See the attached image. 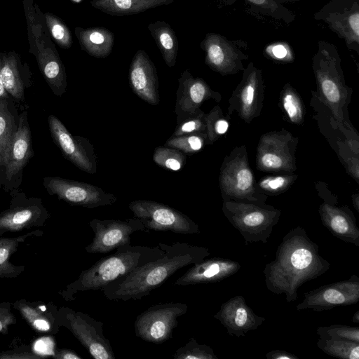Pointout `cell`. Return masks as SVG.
Masks as SVG:
<instances>
[{
  "mask_svg": "<svg viewBox=\"0 0 359 359\" xmlns=\"http://www.w3.org/2000/svg\"><path fill=\"white\" fill-rule=\"evenodd\" d=\"M330 266L320 255L318 245L304 228L297 226L284 236L274 259L265 265L263 273L268 290L284 294L289 303L297 299L298 289L304 283L322 276Z\"/></svg>",
  "mask_w": 359,
  "mask_h": 359,
  "instance_id": "obj_1",
  "label": "cell"
},
{
  "mask_svg": "<svg viewBox=\"0 0 359 359\" xmlns=\"http://www.w3.org/2000/svg\"><path fill=\"white\" fill-rule=\"evenodd\" d=\"M165 252L157 259L137 267L100 290L109 300H137L149 295L179 269L198 263L210 256L208 248L177 242L160 243Z\"/></svg>",
  "mask_w": 359,
  "mask_h": 359,
  "instance_id": "obj_2",
  "label": "cell"
},
{
  "mask_svg": "<svg viewBox=\"0 0 359 359\" xmlns=\"http://www.w3.org/2000/svg\"><path fill=\"white\" fill-rule=\"evenodd\" d=\"M115 250L82 271L76 280L60 292L62 297L66 301H71L75 299L74 296L79 292L100 290L135 269L157 259L165 252L159 245L149 247L130 244Z\"/></svg>",
  "mask_w": 359,
  "mask_h": 359,
  "instance_id": "obj_3",
  "label": "cell"
},
{
  "mask_svg": "<svg viewBox=\"0 0 359 359\" xmlns=\"http://www.w3.org/2000/svg\"><path fill=\"white\" fill-rule=\"evenodd\" d=\"M312 67L318 88L338 121H342L343 107L348 98L341 57L337 46L325 40L318 41Z\"/></svg>",
  "mask_w": 359,
  "mask_h": 359,
  "instance_id": "obj_4",
  "label": "cell"
},
{
  "mask_svg": "<svg viewBox=\"0 0 359 359\" xmlns=\"http://www.w3.org/2000/svg\"><path fill=\"white\" fill-rule=\"evenodd\" d=\"M222 210L246 244L266 243L281 215L280 210L265 203L223 200Z\"/></svg>",
  "mask_w": 359,
  "mask_h": 359,
  "instance_id": "obj_5",
  "label": "cell"
},
{
  "mask_svg": "<svg viewBox=\"0 0 359 359\" xmlns=\"http://www.w3.org/2000/svg\"><path fill=\"white\" fill-rule=\"evenodd\" d=\"M219 182L223 200L265 203L267 198L255 185L244 146L235 148L224 158Z\"/></svg>",
  "mask_w": 359,
  "mask_h": 359,
  "instance_id": "obj_6",
  "label": "cell"
},
{
  "mask_svg": "<svg viewBox=\"0 0 359 359\" xmlns=\"http://www.w3.org/2000/svg\"><path fill=\"white\" fill-rule=\"evenodd\" d=\"M60 327L69 330L95 359H114L115 354L104 334V324L81 311L61 307L57 311Z\"/></svg>",
  "mask_w": 359,
  "mask_h": 359,
  "instance_id": "obj_7",
  "label": "cell"
},
{
  "mask_svg": "<svg viewBox=\"0 0 359 359\" xmlns=\"http://www.w3.org/2000/svg\"><path fill=\"white\" fill-rule=\"evenodd\" d=\"M188 305L182 302L158 303L139 314L135 321V335L141 339L156 344L172 338L178 325V318L184 315Z\"/></svg>",
  "mask_w": 359,
  "mask_h": 359,
  "instance_id": "obj_8",
  "label": "cell"
},
{
  "mask_svg": "<svg viewBox=\"0 0 359 359\" xmlns=\"http://www.w3.org/2000/svg\"><path fill=\"white\" fill-rule=\"evenodd\" d=\"M129 209L147 230L181 234L200 233L197 223L183 212L165 204L149 200H135L129 204Z\"/></svg>",
  "mask_w": 359,
  "mask_h": 359,
  "instance_id": "obj_9",
  "label": "cell"
},
{
  "mask_svg": "<svg viewBox=\"0 0 359 359\" xmlns=\"http://www.w3.org/2000/svg\"><path fill=\"white\" fill-rule=\"evenodd\" d=\"M313 19L326 24L350 51L359 54V0H330Z\"/></svg>",
  "mask_w": 359,
  "mask_h": 359,
  "instance_id": "obj_10",
  "label": "cell"
},
{
  "mask_svg": "<svg viewBox=\"0 0 359 359\" xmlns=\"http://www.w3.org/2000/svg\"><path fill=\"white\" fill-rule=\"evenodd\" d=\"M200 47L205 52V64L222 75L243 71V62L249 57L246 53L248 43L245 41L231 40L218 33H207Z\"/></svg>",
  "mask_w": 359,
  "mask_h": 359,
  "instance_id": "obj_11",
  "label": "cell"
},
{
  "mask_svg": "<svg viewBox=\"0 0 359 359\" xmlns=\"http://www.w3.org/2000/svg\"><path fill=\"white\" fill-rule=\"evenodd\" d=\"M297 144V139L287 131L264 134L257 149V168L265 172H293Z\"/></svg>",
  "mask_w": 359,
  "mask_h": 359,
  "instance_id": "obj_12",
  "label": "cell"
},
{
  "mask_svg": "<svg viewBox=\"0 0 359 359\" xmlns=\"http://www.w3.org/2000/svg\"><path fill=\"white\" fill-rule=\"evenodd\" d=\"M43 184L51 196H55L71 205L95 208L117 201L116 195L97 186L60 177H45Z\"/></svg>",
  "mask_w": 359,
  "mask_h": 359,
  "instance_id": "obj_13",
  "label": "cell"
},
{
  "mask_svg": "<svg viewBox=\"0 0 359 359\" xmlns=\"http://www.w3.org/2000/svg\"><path fill=\"white\" fill-rule=\"evenodd\" d=\"M14 191L8 208L0 212V236L43 226L50 216L41 198Z\"/></svg>",
  "mask_w": 359,
  "mask_h": 359,
  "instance_id": "obj_14",
  "label": "cell"
},
{
  "mask_svg": "<svg viewBox=\"0 0 359 359\" xmlns=\"http://www.w3.org/2000/svg\"><path fill=\"white\" fill-rule=\"evenodd\" d=\"M94 232L92 242L86 247L90 254L107 253L130 245V236L136 231H146L142 222L137 218L121 219H93L88 223Z\"/></svg>",
  "mask_w": 359,
  "mask_h": 359,
  "instance_id": "obj_15",
  "label": "cell"
},
{
  "mask_svg": "<svg viewBox=\"0 0 359 359\" xmlns=\"http://www.w3.org/2000/svg\"><path fill=\"white\" fill-rule=\"evenodd\" d=\"M359 301V278L353 274L348 279L320 286L304 294L297 305L298 311L311 309L320 312L337 306L357 304Z\"/></svg>",
  "mask_w": 359,
  "mask_h": 359,
  "instance_id": "obj_16",
  "label": "cell"
},
{
  "mask_svg": "<svg viewBox=\"0 0 359 359\" xmlns=\"http://www.w3.org/2000/svg\"><path fill=\"white\" fill-rule=\"evenodd\" d=\"M52 139L62 155L81 170L89 174L97 171V156L93 144L86 137L74 136L61 121L50 114L48 117Z\"/></svg>",
  "mask_w": 359,
  "mask_h": 359,
  "instance_id": "obj_17",
  "label": "cell"
},
{
  "mask_svg": "<svg viewBox=\"0 0 359 359\" xmlns=\"http://www.w3.org/2000/svg\"><path fill=\"white\" fill-rule=\"evenodd\" d=\"M243 78L233 93L229 111L237 112L245 122L259 116L264 100L262 71L251 62L243 70Z\"/></svg>",
  "mask_w": 359,
  "mask_h": 359,
  "instance_id": "obj_18",
  "label": "cell"
},
{
  "mask_svg": "<svg viewBox=\"0 0 359 359\" xmlns=\"http://www.w3.org/2000/svg\"><path fill=\"white\" fill-rule=\"evenodd\" d=\"M31 130L27 110L18 117V128L13 139L4 166V189L18 188L20 184L23 169L34 156Z\"/></svg>",
  "mask_w": 359,
  "mask_h": 359,
  "instance_id": "obj_19",
  "label": "cell"
},
{
  "mask_svg": "<svg viewBox=\"0 0 359 359\" xmlns=\"http://www.w3.org/2000/svg\"><path fill=\"white\" fill-rule=\"evenodd\" d=\"M178 82L175 107L177 123L195 114L205 101L211 98L220 100L218 93L213 91L203 79L194 77L189 69L181 73Z\"/></svg>",
  "mask_w": 359,
  "mask_h": 359,
  "instance_id": "obj_20",
  "label": "cell"
},
{
  "mask_svg": "<svg viewBox=\"0 0 359 359\" xmlns=\"http://www.w3.org/2000/svg\"><path fill=\"white\" fill-rule=\"evenodd\" d=\"M229 334L244 337L247 332L255 330L265 321V318L255 313L242 295L234 296L222 303L214 314Z\"/></svg>",
  "mask_w": 359,
  "mask_h": 359,
  "instance_id": "obj_21",
  "label": "cell"
},
{
  "mask_svg": "<svg viewBox=\"0 0 359 359\" xmlns=\"http://www.w3.org/2000/svg\"><path fill=\"white\" fill-rule=\"evenodd\" d=\"M129 83L140 98L151 105L160 102L156 68L144 50L134 55L129 68Z\"/></svg>",
  "mask_w": 359,
  "mask_h": 359,
  "instance_id": "obj_22",
  "label": "cell"
},
{
  "mask_svg": "<svg viewBox=\"0 0 359 359\" xmlns=\"http://www.w3.org/2000/svg\"><path fill=\"white\" fill-rule=\"evenodd\" d=\"M241 264L227 258L212 257L193 264L173 285L187 286L189 285L217 283L236 273Z\"/></svg>",
  "mask_w": 359,
  "mask_h": 359,
  "instance_id": "obj_23",
  "label": "cell"
},
{
  "mask_svg": "<svg viewBox=\"0 0 359 359\" xmlns=\"http://www.w3.org/2000/svg\"><path fill=\"white\" fill-rule=\"evenodd\" d=\"M323 225L336 238L359 247V228L348 207L324 202L318 208Z\"/></svg>",
  "mask_w": 359,
  "mask_h": 359,
  "instance_id": "obj_24",
  "label": "cell"
},
{
  "mask_svg": "<svg viewBox=\"0 0 359 359\" xmlns=\"http://www.w3.org/2000/svg\"><path fill=\"white\" fill-rule=\"evenodd\" d=\"M39 68L52 92L61 96L66 92L67 82L65 66L51 39L43 41L34 55Z\"/></svg>",
  "mask_w": 359,
  "mask_h": 359,
  "instance_id": "obj_25",
  "label": "cell"
},
{
  "mask_svg": "<svg viewBox=\"0 0 359 359\" xmlns=\"http://www.w3.org/2000/svg\"><path fill=\"white\" fill-rule=\"evenodd\" d=\"M28 67H23L14 51L1 53L0 79L6 92L16 102L25 101V90L29 86Z\"/></svg>",
  "mask_w": 359,
  "mask_h": 359,
  "instance_id": "obj_26",
  "label": "cell"
},
{
  "mask_svg": "<svg viewBox=\"0 0 359 359\" xmlns=\"http://www.w3.org/2000/svg\"><path fill=\"white\" fill-rule=\"evenodd\" d=\"M13 307L36 332L55 334L59 331L57 307L53 303L31 302L25 299L15 301Z\"/></svg>",
  "mask_w": 359,
  "mask_h": 359,
  "instance_id": "obj_27",
  "label": "cell"
},
{
  "mask_svg": "<svg viewBox=\"0 0 359 359\" xmlns=\"http://www.w3.org/2000/svg\"><path fill=\"white\" fill-rule=\"evenodd\" d=\"M75 35L81 48L95 58H105L112 51L115 36L103 27H76Z\"/></svg>",
  "mask_w": 359,
  "mask_h": 359,
  "instance_id": "obj_28",
  "label": "cell"
},
{
  "mask_svg": "<svg viewBox=\"0 0 359 359\" xmlns=\"http://www.w3.org/2000/svg\"><path fill=\"white\" fill-rule=\"evenodd\" d=\"M175 0H90L94 8L111 16L137 14L161 6H167Z\"/></svg>",
  "mask_w": 359,
  "mask_h": 359,
  "instance_id": "obj_29",
  "label": "cell"
},
{
  "mask_svg": "<svg viewBox=\"0 0 359 359\" xmlns=\"http://www.w3.org/2000/svg\"><path fill=\"white\" fill-rule=\"evenodd\" d=\"M148 29L155 41L164 62L169 67H172L177 62L179 43L176 34L166 22L158 20L151 22Z\"/></svg>",
  "mask_w": 359,
  "mask_h": 359,
  "instance_id": "obj_30",
  "label": "cell"
},
{
  "mask_svg": "<svg viewBox=\"0 0 359 359\" xmlns=\"http://www.w3.org/2000/svg\"><path fill=\"white\" fill-rule=\"evenodd\" d=\"M27 24L29 52L34 55L41 44L50 38L46 25L44 15L34 0H23Z\"/></svg>",
  "mask_w": 359,
  "mask_h": 359,
  "instance_id": "obj_31",
  "label": "cell"
},
{
  "mask_svg": "<svg viewBox=\"0 0 359 359\" xmlns=\"http://www.w3.org/2000/svg\"><path fill=\"white\" fill-rule=\"evenodd\" d=\"M9 100L10 96L0 98V170L6 163L18 123L14 105L11 107Z\"/></svg>",
  "mask_w": 359,
  "mask_h": 359,
  "instance_id": "obj_32",
  "label": "cell"
},
{
  "mask_svg": "<svg viewBox=\"0 0 359 359\" xmlns=\"http://www.w3.org/2000/svg\"><path fill=\"white\" fill-rule=\"evenodd\" d=\"M43 233L42 231L36 229L17 237H0V278H15L25 271L24 266L13 264L10 262V258L16 252L19 245L27 238L41 236Z\"/></svg>",
  "mask_w": 359,
  "mask_h": 359,
  "instance_id": "obj_33",
  "label": "cell"
},
{
  "mask_svg": "<svg viewBox=\"0 0 359 359\" xmlns=\"http://www.w3.org/2000/svg\"><path fill=\"white\" fill-rule=\"evenodd\" d=\"M238 0H220V5H232ZM253 10L263 15L271 18L276 20L290 24L295 20L293 12L274 0H243Z\"/></svg>",
  "mask_w": 359,
  "mask_h": 359,
  "instance_id": "obj_34",
  "label": "cell"
},
{
  "mask_svg": "<svg viewBox=\"0 0 359 359\" xmlns=\"http://www.w3.org/2000/svg\"><path fill=\"white\" fill-rule=\"evenodd\" d=\"M316 344L330 356L340 359H359V343L343 339L319 338Z\"/></svg>",
  "mask_w": 359,
  "mask_h": 359,
  "instance_id": "obj_35",
  "label": "cell"
},
{
  "mask_svg": "<svg viewBox=\"0 0 359 359\" xmlns=\"http://www.w3.org/2000/svg\"><path fill=\"white\" fill-rule=\"evenodd\" d=\"M207 142L205 133H194L180 136H171L165 146L175 148L184 154H192L201 150Z\"/></svg>",
  "mask_w": 359,
  "mask_h": 359,
  "instance_id": "obj_36",
  "label": "cell"
},
{
  "mask_svg": "<svg viewBox=\"0 0 359 359\" xmlns=\"http://www.w3.org/2000/svg\"><path fill=\"white\" fill-rule=\"evenodd\" d=\"M280 102L288 119L295 124H300L304 120L303 103L295 90L290 86L284 87Z\"/></svg>",
  "mask_w": 359,
  "mask_h": 359,
  "instance_id": "obj_37",
  "label": "cell"
},
{
  "mask_svg": "<svg viewBox=\"0 0 359 359\" xmlns=\"http://www.w3.org/2000/svg\"><path fill=\"white\" fill-rule=\"evenodd\" d=\"M153 161L165 169L179 171L184 166L186 156L183 152L175 148L160 146L154 152Z\"/></svg>",
  "mask_w": 359,
  "mask_h": 359,
  "instance_id": "obj_38",
  "label": "cell"
},
{
  "mask_svg": "<svg viewBox=\"0 0 359 359\" xmlns=\"http://www.w3.org/2000/svg\"><path fill=\"white\" fill-rule=\"evenodd\" d=\"M46 25L50 35L62 48H69L73 43L70 30L57 16L49 12L44 14Z\"/></svg>",
  "mask_w": 359,
  "mask_h": 359,
  "instance_id": "obj_39",
  "label": "cell"
},
{
  "mask_svg": "<svg viewBox=\"0 0 359 359\" xmlns=\"http://www.w3.org/2000/svg\"><path fill=\"white\" fill-rule=\"evenodd\" d=\"M172 357L174 359H218L210 346L199 344L194 337L180 347Z\"/></svg>",
  "mask_w": 359,
  "mask_h": 359,
  "instance_id": "obj_40",
  "label": "cell"
},
{
  "mask_svg": "<svg viewBox=\"0 0 359 359\" xmlns=\"http://www.w3.org/2000/svg\"><path fill=\"white\" fill-rule=\"evenodd\" d=\"M207 143L212 144L219 136L226 133L229 123L223 117L221 109L215 107L208 114H205Z\"/></svg>",
  "mask_w": 359,
  "mask_h": 359,
  "instance_id": "obj_41",
  "label": "cell"
},
{
  "mask_svg": "<svg viewBox=\"0 0 359 359\" xmlns=\"http://www.w3.org/2000/svg\"><path fill=\"white\" fill-rule=\"evenodd\" d=\"M319 338L343 339L359 343V327L345 325H331L317 328Z\"/></svg>",
  "mask_w": 359,
  "mask_h": 359,
  "instance_id": "obj_42",
  "label": "cell"
},
{
  "mask_svg": "<svg viewBox=\"0 0 359 359\" xmlns=\"http://www.w3.org/2000/svg\"><path fill=\"white\" fill-rule=\"evenodd\" d=\"M296 178L294 175L266 176L259 182L257 187L265 195H276L285 191Z\"/></svg>",
  "mask_w": 359,
  "mask_h": 359,
  "instance_id": "obj_43",
  "label": "cell"
},
{
  "mask_svg": "<svg viewBox=\"0 0 359 359\" xmlns=\"http://www.w3.org/2000/svg\"><path fill=\"white\" fill-rule=\"evenodd\" d=\"M205 114L199 109L195 114L178 123L172 137L194 133H205Z\"/></svg>",
  "mask_w": 359,
  "mask_h": 359,
  "instance_id": "obj_44",
  "label": "cell"
},
{
  "mask_svg": "<svg viewBox=\"0 0 359 359\" xmlns=\"http://www.w3.org/2000/svg\"><path fill=\"white\" fill-rule=\"evenodd\" d=\"M42 355L32 351L29 346H22L0 352V359H38Z\"/></svg>",
  "mask_w": 359,
  "mask_h": 359,
  "instance_id": "obj_45",
  "label": "cell"
},
{
  "mask_svg": "<svg viewBox=\"0 0 359 359\" xmlns=\"http://www.w3.org/2000/svg\"><path fill=\"white\" fill-rule=\"evenodd\" d=\"M12 304L10 302L0 303V334L8 333L9 326L17 323V320L11 311Z\"/></svg>",
  "mask_w": 359,
  "mask_h": 359,
  "instance_id": "obj_46",
  "label": "cell"
},
{
  "mask_svg": "<svg viewBox=\"0 0 359 359\" xmlns=\"http://www.w3.org/2000/svg\"><path fill=\"white\" fill-rule=\"evenodd\" d=\"M269 50H266L269 55L277 60H283L287 57V50L286 46L283 44H276L268 47Z\"/></svg>",
  "mask_w": 359,
  "mask_h": 359,
  "instance_id": "obj_47",
  "label": "cell"
},
{
  "mask_svg": "<svg viewBox=\"0 0 359 359\" xmlns=\"http://www.w3.org/2000/svg\"><path fill=\"white\" fill-rule=\"evenodd\" d=\"M56 359H82L75 351L69 348L56 349L53 355Z\"/></svg>",
  "mask_w": 359,
  "mask_h": 359,
  "instance_id": "obj_48",
  "label": "cell"
},
{
  "mask_svg": "<svg viewBox=\"0 0 359 359\" xmlns=\"http://www.w3.org/2000/svg\"><path fill=\"white\" fill-rule=\"evenodd\" d=\"M267 359H299L294 353L283 350H273L266 354Z\"/></svg>",
  "mask_w": 359,
  "mask_h": 359,
  "instance_id": "obj_49",
  "label": "cell"
},
{
  "mask_svg": "<svg viewBox=\"0 0 359 359\" xmlns=\"http://www.w3.org/2000/svg\"><path fill=\"white\" fill-rule=\"evenodd\" d=\"M0 61H1V53H0ZM8 96H9V95L6 92V89L4 88V87L1 83V79H0V98L6 97Z\"/></svg>",
  "mask_w": 359,
  "mask_h": 359,
  "instance_id": "obj_50",
  "label": "cell"
},
{
  "mask_svg": "<svg viewBox=\"0 0 359 359\" xmlns=\"http://www.w3.org/2000/svg\"><path fill=\"white\" fill-rule=\"evenodd\" d=\"M353 203L355 206V208L358 212H359V202H358V195L355 194L353 196Z\"/></svg>",
  "mask_w": 359,
  "mask_h": 359,
  "instance_id": "obj_51",
  "label": "cell"
},
{
  "mask_svg": "<svg viewBox=\"0 0 359 359\" xmlns=\"http://www.w3.org/2000/svg\"><path fill=\"white\" fill-rule=\"evenodd\" d=\"M352 321L355 323H359V311H356L352 318Z\"/></svg>",
  "mask_w": 359,
  "mask_h": 359,
  "instance_id": "obj_52",
  "label": "cell"
},
{
  "mask_svg": "<svg viewBox=\"0 0 359 359\" xmlns=\"http://www.w3.org/2000/svg\"><path fill=\"white\" fill-rule=\"evenodd\" d=\"M274 1L279 4H285V3L300 1H303V0H274Z\"/></svg>",
  "mask_w": 359,
  "mask_h": 359,
  "instance_id": "obj_53",
  "label": "cell"
}]
</instances>
